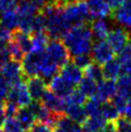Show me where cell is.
I'll use <instances>...</instances> for the list:
<instances>
[{
    "mask_svg": "<svg viewBox=\"0 0 131 132\" xmlns=\"http://www.w3.org/2000/svg\"><path fill=\"white\" fill-rule=\"evenodd\" d=\"M92 23H85L72 26L67 32L63 42L68 47L71 57L82 54H90L93 49V34Z\"/></svg>",
    "mask_w": 131,
    "mask_h": 132,
    "instance_id": "1",
    "label": "cell"
},
{
    "mask_svg": "<svg viewBox=\"0 0 131 132\" xmlns=\"http://www.w3.org/2000/svg\"><path fill=\"white\" fill-rule=\"evenodd\" d=\"M63 14L71 26L92 23L93 21V18L86 1H79L75 4L69 5L63 10Z\"/></svg>",
    "mask_w": 131,
    "mask_h": 132,
    "instance_id": "2",
    "label": "cell"
},
{
    "mask_svg": "<svg viewBox=\"0 0 131 132\" xmlns=\"http://www.w3.org/2000/svg\"><path fill=\"white\" fill-rule=\"evenodd\" d=\"M46 55L52 62L62 69L70 60V53L62 40H50L45 49Z\"/></svg>",
    "mask_w": 131,
    "mask_h": 132,
    "instance_id": "3",
    "label": "cell"
},
{
    "mask_svg": "<svg viewBox=\"0 0 131 132\" xmlns=\"http://www.w3.org/2000/svg\"><path fill=\"white\" fill-rule=\"evenodd\" d=\"M107 42L113 48L116 54H120L131 44L130 31L124 27H117L110 31Z\"/></svg>",
    "mask_w": 131,
    "mask_h": 132,
    "instance_id": "4",
    "label": "cell"
},
{
    "mask_svg": "<svg viewBox=\"0 0 131 132\" xmlns=\"http://www.w3.org/2000/svg\"><path fill=\"white\" fill-rule=\"evenodd\" d=\"M44 53H45V51H32L24 56L23 60L21 61V66L26 80L28 78H31V77L39 76L40 65L43 62Z\"/></svg>",
    "mask_w": 131,
    "mask_h": 132,
    "instance_id": "5",
    "label": "cell"
},
{
    "mask_svg": "<svg viewBox=\"0 0 131 132\" xmlns=\"http://www.w3.org/2000/svg\"><path fill=\"white\" fill-rule=\"evenodd\" d=\"M1 73L8 82V84L10 85V87L21 83L24 81V79L26 80L23 70H22L21 62L10 60L4 66V68L1 70Z\"/></svg>",
    "mask_w": 131,
    "mask_h": 132,
    "instance_id": "6",
    "label": "cell"
},
{
    "mask_svg": "<svg viewBox=\"0 0 131 132\" xmlns=\"http://www.w3.org/2000/svg\"><path fill=\"white\" fill-rule=\"evenodd\" d=\"M6 101H11V102L15 103L20 108L28 106L33 101V99L28 92L26 82L23 81L19 84L11 87Z\"/></svg>",
    "mask_w": 131,
    "mask_h": 132,
    "instance_id": "7",
    "label": "cell"
},
{
    "mask_svg": "<svg viewBox=\"0 0 131 132\" xmlns=\"http://www.w3.org/2000/svg\"><path fill=\"white\" fill-rule=\"evenodd\" d=\"M115 51L111 45L108 44V42L105 40H100V42H95L93 45L92 49V57L94 62L98 65H104L107 62L111 61L114 59Z\"/></svg>",
    "mask_w": 131,
    "mask_h": 132,
    "instance_id": "8",
    "label": "cell"
},
{
    "mask_svg": "<svg viewBox=\"0 0 131 132\" xmlns=\"http://www.w3.org/2000/svg\"><path fill=\"white\" fill-rule=\"evenodd\" d=\"M40 102L52 113L57 114V115H65L66 100L57 95H55L50 90L44 93V96L40 99Z\"/></svg>",
    "mask_w": 131,
    "mask_h": 132,
    "instance_id": "9",
    "label": "cell"
},
{
    "mask_svg": "<svg viewBox=\"0 0 131 132\" xmlns=\"http://www.w3.org/2000/svg\"><path fill=\"white\" fill-rule=\"evenodd\" d=\"M117 95V83L114 80L103 79L97 83V90L95 97L98 99L101 103L111 101Z\"/></svg>",
    "mask_w": 131,
    "mask_h": 132,
    "instance_id": "10",
    "label": "cell"
},
{
    "mask_svg": "<svg viewBox=\"0 0 131 132\" xmlns=\"http://www.w3.org/2000/svg\"><path fill=\"white\" fill-rule=\"evenodd\" d=\"M86 2L93 19H103L112 15V9L107 0H86Z\"/></svg>",
    "mask_w": 131,
    "mask_h": 132,
    "instance_id": "11",
    "label": "cell"
},
{
    "mask_svg": "<svg viewBox=\"0 0 131 132\" xmlns=\"http://www.w3.org/2000/svg\"><path fill=\"white\" fill-rule=\"evenodd\" d=\"M48 88L55 95L66 99L73 92L74 86L65 80L61 75H57L48 83Z\"/></svg>",
    "mask_w": 131,
    "mask_h": 132,
    "instance_id": "12",
    "label": "cell"
},
{
    "mask_svg": "<svg viewBox=\"0 0 131 132\" xmlns=\"http://www.w3.org/2000/svg\"><path fill=\"white\" fill-rule=\"evenodd\" d=\"M111 19L117 23L131 30V0H126L119 9L114 11L111 15Z\"/></svg>",
    "mask_w": 131,
    "mask_h": 132,
    "instance_id": "13",
    "label": "cell"
},
{
    "mask_svg": "<svg viewBox=\"0 0 131 132\" xmlns=\"http://www.w3.org/2000/svg\"><path fill=\"white\" fill-rule=\"evenodd\" d=\"M26 85L33 100H40L44 93L47 91V83L40 76L28 78L26 80Z\"/></svg>",
    "mask_w": 131,
    "mask_h": 132,
    "instance_id": "14",
    "label": "cell"
},
{
    "mask_svg": "<svg viewBox=\"0 0 131 132\" xmlns=\"http://www.w3.org/2000/svg\"><path fill=\"white\" fill-rule=\"evenodd\" d=\"M84 71L72 62H69L60 70V75L73 86L79 85L83 79Z\"/></svg>",
    "mask_w": 131,
    "mask_h": 132,
    "instance_id": "15",
    "label": "cell"
},
{
    "mask_svg": "<svg viewBox=\"0 0 131 132\" xmlns=\"http://www.w3.org/2000/svg\"><path fill=\"white\" fill-rule=\"evenodd\" d=\"M61 70L54 62H52L49 57L46 55V53H44L43 62L40 65V70L39 76L42 77L46 83H49L55 76H57V73Z\"/></svg>",
    "mask_w": 131,
    "mask_h": 132,
    "instance_id": "16",
    "label": "cell"
},
{
    "mask_svg": "<svg viewBox=\"0 0 131 132\" xmlns=\"http://www.w3.org/2000/svg\"><path fill=\"white\" fill-rule=\"evenodd\" d=\"M65 115L68 118H69L71 121L81 125H83L84 122L87 121L89 118L83 105L71 104V103L68 102H66Z\"/></svg>",
    "mask_w": 131,
    "mask_h": 132,
    "instance_id": "17",
    "label": "cell"
},
{
    "mask_svg": "<svg viewBox=\"0 0 131 132\" xmlns=\"http://www.w3.org/2000/svg\"><path fill=\"white\" fill-rule=\"evenodd\" d=\"M53 132H85L83 126L62 115L53 126Z\"/></svg>",
    "mask_w": 131,
    "mask_h": 132,
    "instance_id": "18",
    "label": "cell"
},
{
    "mask_svg": "<svg viewBox=\"0 0 131 132\" xmlns=\"http://www.w3.org/2000/svg\"><path fill=\"white\" fill-rule=\"evenodd\" d=\"M12 40L15 42L20 47L24 54H28L33 50V40L32 36L17 29L12 32Z\"/></svg>",
    "mask_w": 131,
    "mask_h": 132,
    "instance_id": "19",
    "label": "cell"
},
{
    "mask_svg": "<svg viewBox=\"0 0 131 132\" xmlns=\"http://www.w3.org/2000/svg\"><path fill=\"white\" fill-rule=\"evenodd\" d=\"M91 30L93 38L95 40V42L104 40L110 33L109 24L103 19L93 20L91 24Z\"/></svg>",
    "mask_w": 131,
    "mask_h": 132,
    "instance_id": "20",
    "label": "cell"
},
{
    "mask_svg": "<svg viewBox=\"0 0 131 132\" xmlns=\"http://www.w3.org/2000/svg\"><path fill=\"white\" fill-rule=\"evenodd\" d=\"M103 77L106 80H115L119 78L120 73L122 72L121 65L119 59H112L111 61L107 62L102 67Z\"/></svg>",
    "mask_w": 131,
    "mask_h": 132,
    "instance_id": "21",
    "label": "cell"
},
{
    "mask_svg": "<svg viewBox=\"0 0 131 132\" xmlns=\"http://www.w3.org/2000/svg\"><path fill=\"white\" fill-rule=\"evenodd\" d=\"M15 118L18 119V121L21 123L22 126L27 131H29L37 122V118L35 117V115L31 112V110L28 107L19 108V110H18Z\"/></svg>",
    "mask_w": 131,
    "mask_h": 132,
    "instance_id": "22",
    "label": "cell"
},
{
    "mask_svg": "<svg viewBox=\"0 0 131 132\" xmlns=\"http://www.w3.org/2000/svg\"><path fill=\"white\" fill-rule=\"evenodd\" d=\"M108 121L103 118L102 115L96 116V117L88 118V120L85 122L83 126L85 132H101L105 128Z\"/></svg>",
    "mask_w": 131,
    "mask_h": 132,
    "instance_id": "23",
    "label": "cell"
},
{
    "mask_svg": "<svg viewBox=\"0 0 131 132\" xmlns=\"http://www.w3.org/2000/svg\"><path fill=\"white\" fill-rule=\"evenodd\" d=\"M18 24H19V15L18 10L1 14V26L5 27L6 29L13 32L18 29Z\"/></svg>",
    "mask_w": 131,
    "mask_h": 132,
    "instance_id": "24",
    "label": "cell"
},
{
    "mask_svg": "<svg viewBox=\"0 0 131 132\" xmlns=\"http://www.w3.org/2000/svg\"><path fill=\"white\" fill-rule=\"evenodd\" d=\"M117 95L127 100L131 99V80L127 74L119 77L117 82Z\"/></svg>",
    "mask_w": 131,
    "mask_h": 132,
    "instance_id": "25",
    "label": "cell"
},
{
    "mask_svg": "<svg viewBox=\"0 0 131 132\" xmlns=\"http://www.w3.org/2000/svg\"><path fill=\"white\" fill-rule=\"evenodd\" d=\"M33 40V50L37 52H44L47 47L50 38L46 32L36 33L31 35Z\"/></svg>",
    "mask_w": 131,
    "mask_h": 132,
    "instance_id": "26",
    "label": "cell"
},
{
    "mask_svg": "<svg viewBox=\"0 0 131 132\" xmlns=\"http://www.w3.org/2000/svg\"><path fill=\"white\" fill-rule=\"evenodd\" d=\"M101 115L108 122H115L120 118V114L112 101H107L102 103Z\"/></svg>",
    "mask_w": 131,
    "mask_h": 132,
    "instance_id": "27",
    "label": "cell"
},
{
    "mask_svg": "<svg viewBox=\"0 0 131 132\" xmlns=\"http://www.w3.org/2000/svg\"><path fill=\"white\" fill-rule=\"evenodd\" d=\"M79 90L87 97H94L97 90V83L91 78L85 76L79 83Z\"/></svg>",
    "mask_w": 131,
    "mask_h": 132,
    "instance_id": "28",
    "label": "cell"
},
{
    "mask_svg": "<svg viewBox=\"0 0 131 132\" xmlns=\"http://www.w3.org/2000/svg\"><path fill=\"white\" fill-rule=\"evenodd\" d=\"M101 107L102 103L98 99L95 98V96L89 98L84 104V108L89 118L96 117V116L101 115Z\"/></svg>",
    "mask_w": 131,
    "mask_h": 132,
    "instance_id": "29",
    "label": "cell"
},
{
    "mask_svg": "<svg viewBox=\"0 0 131 132\" xmlns=\"http://www.w3.org/2000/svg\"><path fill=\"white\" fill-rule=\"evenodd\" d=\"M84 74L86 77H89L95 81L96 83H99L100 81L103 80V71L100 65H98L96 63H92L90 66L88 67L86 70H84Z\"/></svg>",
    "mask_w": 131,
    "mask_h": 132,
    "instance_id": "30",
    "label": "cell"
},
{
    "mask_svg": "<svg viewBox=\"0 0 131 132\" xmlns=\"http://www.w3.org/2000/svg\"><path fill=\"white\" fill-rule=\"evenodd\" d=\"M3 130L5 132H28L17 118H7L3 125Z\"/></svg>",
    "mask_w": 131,
    "mask_h": 132,
    "instance_id": "31",
    "label": "cell"
},
{
    "mask_svg": "<svg viewBox=\"0 0 131 132\" xmlns=\"http://www.w3.org/2000/svg\"><path fill=\"white\" fill-rule=\"evenodd\" d=\"M8 49H9V52H10V56H11V60H14V61H18V62H21L25 54L23 53L20 47L18 45V44L12 40L9 42L8 44Z\"/></svg>",
    "mask_w": 131,
    "mask_h": 132,
    "instance_id": "32",
    "label": "cell"
},
{
    "mask_svg": "<svg viewBox=\"0 0 131 132\" xmlns=\"http://www.w3.org/2000/svg\"><path fill=\"white\" fill-rule=\"evenodd\" d=\"M46 32V18L42 13H38L35 15L33 23V34Z\"/></svg>",
    "mask_w": 131,
    "mask_h": 132,
    "instance_id": "33",
    "label": "cell"
},
{
    "mask_svg": "<svg viewBox=\"0 0 131 132\" xmlns=\"http://www.w3.org/2000/svg\"><path fill=\"white\" fill-rule=\"evenodd\" d=\"M66 102L77 104V105H84L87 101V96L81 92L79 89L73 90V92L65 99Z\"/></svg>",
    "mask_w": 131,
    "mask_h": 132,
    "instance_id": "34",
    "label": "cell"
},
{
    "mask_svg": "<svg viewBox=\"0 0 131 132\" xmlns=\"http://www.w3.org/2000/svg\"><path fill=\"white\" fill-rule=\"evenodd\" d=\"M71 62L84 71L92 63H94V60H93L92 54H82V55L72 57Z\"/></svg>",
    "mask_w": 131,
    "mask_h": 132,
    "instance_id": "35",
    "label": "cell"
},
{
    "mask_svg": "<svg viewBox=\"0 0 131 132\" xmlns=\"http://www.w3.org/2000/svg\"><path fill=\"white\" fill-rule=\"evenodd\" d=\"M10 88V85L8 84L2 73H0V105H4V103L6 102Z\"/></svg>",
    "mask_w": 131,
    "mask_h": 132,
    "instance_id": "36",
    "label": "cell"
},
{
    "mask_svg": "<svg viewBox=\"0 0 131 132\" xmlns=\"http://www.w3.org/2000/svg\"><path fill=\"white\" fill-rule=\"evenodd\" d=\"M18 0H0V14L18 10Z\"/></svg>",
    "mask_w": 131,
    "mask_h": 132,
    "instance_id": "37",
    "label": "cell"
},
{
    "mask_svg": "<svg viewBox=\"0 0 131 132\" xmlns=\"http://www.w3.org/2000/svg\"><path fill=\"white\" fill-rule=\"evenodd\" d=\"M114 123L116 132H131V121L125 118H119Z\"/></svg>",
    "mask_w": 131,
    "mask_h": 132,
    "instance_id": "38",
    "label": "cell"
},
{
    "mask_svg": "<svg viewBox=\"0 0 131 132\" xmlns=\"http://www.w3.org/2000/svg\"><path fill=\"white\" fill-rule=\"evenodd\" d=\"M20 107L17 105L15 103L11 102V101H6L4 103V109L6 112V116L7 118H15L17 114Z\"/></svg>",
    "mask_w": 131,
    "mask_h": 132,
    "instance_id": "39",
    "label": "cell"
},
{
    "mask_svg": "<svg viewBox=\"0 0 131 132\" xmlns=\"http://www.w3.org/2000/svg\"><path fill=\"white\" fill-rule=\"evenodd\" d=\"M22 2H25V3L29 4L31 6H33L34 8H36L39 12H40L44 7L45 5L48 3L49 0H19Z\"/></svg>",
    "mask_w": 131,
    "mask_h": 132,
    "instance_id": "40",
    "label": "cell"
},
{
    "mask_svg": "<svg viewBox=\"0 0 131 132\" xmlns=\"http://www.w3.org/2000/svg\"><path fill=\"white\" fill-rule=\"evenodd\" d=\"M28 132H53V128L49 125L38 121Z\"/></svg>",
    "mask_w": 131,
    "mask_h": 132,
    "instance_id": "41",
    "label": "cell"
},
{
    "mask_svg": "<svg viewBox=\"0 0 131 132\" xmlns=\"http://www.w3.org/2000/svg\"><path fill=\"white\" fill-rule=\"evenodd\" d=\"M10 60H11V56H10V52H9L8 47L0 51V71L2 70L4 66H5Z\"/></svg>",
    "mask_w": 131,
    "mask_h": 132,
    "instance_id": "42",
    "label": "cell"
},
{
    "mask_svg": "<svg viewBox=\"0 0 131 132\" xmlns=\"http://www.w3.org/2000/svg\"><path fill=\"white\" fill-rule=\"evenodd\" d=\"M125 1H126V0H107L109 6L111 7V9H112V13H113L114 11H116L117 9H119Z\"/></svg>",
    "mask_w": 131,
    "mask_h": 132,
    "instance_id": "43",
    "label": "cell"
},
{
    "mask_svg": "<svg viewBox=\"0 0 131 132\" xmlns=\"http://www.w3.org/2000/svg\"><path fill=\"white\" fill-rule=\"evenodd\" d=\"M122 117L131 121V99L128 100L127 104H126V106L124 108V113H122Z\"/></svg>",
    "mask_w": 131,
    "mask_h": 132,
    "instance_id": "44",
    "label": "cell"
},
{
    "mask_svg": "<svg viewBox=\"0 0 131 132\" xmlns=\"http://www.w3.org/2000/svg\"><path fill=\"white\" fill-rule=\"evenodd\" d=\"M6 120H7V116H6V112L4 109V105H0V128L3 127Z\"/></svg>",
    "mask_w": 131,
    "mask_h": 132,
    "instance_id": "45",
    "label": "cell"
},
{
    "mask_svg": "<svg viewBox=\"0 0 131 132\" xmlns=\"http://www.w3.org/2000/svg\"><path fill=\"white\" fill-rule=\"evenodd\" d=\"M127 75L129 76V78H130V80H131V72H130V73H128Z\"/></svg>",
    "mask_w": 131,
    "mask_h": 132,
    "instance_id": "46",
    "label": "cell"
},
{
    "mask_svg": "<svg viewBox=\"0 0 131 132\" xmlns=\"http://www.w3.org/2000/svg\"><path fill=\"white\" fill-rule=\"evenodd\" d=\"M0 132H5V131H4V130H2V129L0 128Z\"/></svg>",
    "mask_w": 131,
    "mask_h": 132,
    "instance_id": "47",
    "label": "cell"
},
{
    "mask_svg": "<svg viewBox=\"0 0 131 132\" xmlns=\"http://www.w3.org/2000/svg\"><path fill=\"white\" fill-rule=\"evenodd\" d=\"M130 33H131V30H130Z\"/></svg>",
    "mask_w": 131,
    "mask_h": 132,
    "instance_id": "48",
    "label": "cell"
}]
</instances>
